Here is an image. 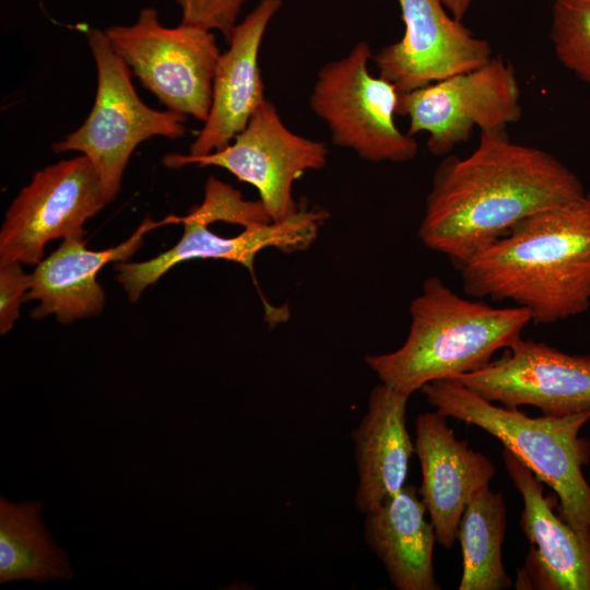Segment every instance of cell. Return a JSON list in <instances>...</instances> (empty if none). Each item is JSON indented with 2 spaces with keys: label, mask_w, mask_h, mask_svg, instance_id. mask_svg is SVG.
<instances>
[{
  "label": "cell",
  "mask_w": 590,
  "mask_h": 590,
  "mask_svg": "<svg viewBox=\"0 0 590 590\" xmlns=\"http://www.w3.org/2000/svg\"><path fill=\"white\" fill-rule=\"evenodd\" d=\"M585 193L550 152L512 142L507 131L481 132L470 155L437 167L418 236L460 266L526 217Z\"/></svg>",
  "instance_id": "obj_1"
},
{
  "label": "cell",
  "mask_w": 590,
  "mask_h": 590,
  "mask_svg": "<svg viewBox=\"0 0 590 590\" xmlns=\"http://www.w3.org/2000/svg\"><path fill=\"white\" fill-rule=\"evenodd\" d=\"M465 293L508 300L534 323L590 307V194L536 212L458 266Z\"/></svg>",
  "instance_id": "obj_2"
},
{
  "label": "cell",
  "mask_w": 590,
  "mask_h": 590,
  "mask_svg": "<svg viewBox=\"0 0 590 590\" xmlns=\"http://www.w3.org/2000/svg\"><path fill=\"white\" fill-rule=\"evenodd\" d=\"M410 316L409 333L399 349L365 357L381 384L408 396L428 382L482 369L498 350L521 339L531 322L522 307L463 298L437 276L424 281Z\"/></svg>",
  "instance_id": "obj_3"
},
{
  "label": "cell",
  "mask_w": 590,
  "mask_h": 590,
  "mask_svg": "<svg viewBox=\"0 0 590 590\" xmlns=\"http://www.w3.org/2000/svg\"><path fill=\"white\" fill-rule=\"evenodd\" d=\"M421 390L439 415L482 428L519 457L555 492L562 519L590 547V486L582 474L590 462V441L579 436L590 409L530 417L497 406L453 379L435 380Z\"/></svg>",
  "instance_id": "obj_4"
},
{
  "label": "cell",
  "mask_w": 590,
  "mask_h": 590,
  "mask_svg": "<svg viewBox=\"0 0 590 590\" xmlns=\"http://www.w3.org/2000/svg\"><path fill=\"white\" fill-rule=\"evenodd\" d=\"M85 35L97 71L95 101L85 121L54 143L52 150L87 156L111 202L120 190L123 172L135 148L153 137H182L186 116L144 104L133 87L130 68L114 51L105 31L88 28Z\"/></svg>",
  "instance_id": "obj_5"
},
{
  "label": "cell",
  "mask_w": 590,
  "mask_h": 590,
  "mask_svg": "<svg viewBox=\"0 0 590 590\" xmlns=\"http://www.w3.org/2000/svg\"><path fill=\"white\" fill-rule=\"evenodd\" d=\"M371 57L368 43L358 42L344 57L323 64L309 96L310 109L326 123L334 145L369 162H410L418 145L394 121L400 93L369 72Z\"/></svg>",
  "instance_id": "obj_6"
},
{
  "label": "cell",
  "mask_w": 590,
  "mask_h": 590,
  "mask_svg": "<svg viewBox=\"0 0 590 590\" xmlns=\"http://www.w3.org/2000/svg\"><path fill=\"white\" fill-rule=\"evenodd\" d=\"M105 34L114 51L167 109L205 121L221 55L213 32L184 24L164 26L154 8H144L132 25L111 26Z\"/></svg>",
  "instance_id": "obj_7"
},
{
  "label": "cell",
  "mask_w": 590,
  "mask_h": 590,
  "mask_svg": "<svg viewBox=\"0 0 590 590\" xmlns=\"http://www.w3.org/2000/svg\"><path fill=\"white\" fill-rule=\"evenodd\" d=\"M397 115L409 118L410 135L428 134L435 156L449 155L481 132L506 131L522 115L521 91L511 63L492 57L485 64L399 96Z\"/></svg>",
  "instance_id": "obj_8"
},
{
  "label": "cell",
  "mask_w": 590,
  "mask_h": 590,
  "mask_svg": "<svg viewBox=\"0 0 590 590\" xmlns=\"http://www.w3.org/2000/svg\"><path fill=\"white\" fill-rule=\"evenodd\" d=\"M109 203L99 175L83 154L37 170L5 212L0 263L34 266L54 239L84 238V224Z\"/></svg>",
  "instance_id": "obj_9"
},
{
  "label": "cell",
  "mask_w": 590,
  "mask_h": 590,
  "mask_svg": "<svg viewBox=\"0 0 590 590\" xmlns=\"http://www.w3.org/2000/svg\"><path fill=\"white\" fill-rule=\"evenodd\" d=\"M327 161L326 143L290 130L268 98L224 149L200 156L170 153L163 157L168 168L196 164L226 169L257 189L273 222L283 221L297 211L294 182L309 170L323 168Z\"/></svg>",
  "instance_id": "obj_10"
},
{
  "label": "cell",
  "mask_w": 590,
  "mask_h": 590,
  "mask_svg": "<svg viewBox=\"0 0 590 590\" xmlns=\"http://www.w3.org/2000/svg\"><path fill=\"white\" fill-rule=\"evenodd\" d=\"M329 214L321 208L299 205L287 219L244 227L233 237H224L209 229L211 224L193 206L180 216L184 234L178 243L158 256L142 262H116V279L135 303L144 290L155 284L173 267L189 260H226L244 266L253 274L256 256L267 248L282 252L308 249L319 235Z\"/></svg>",
  "instance_id": "obj_11"
},
{
  "label": "cell",
  "mask_w": 590,
  "mask_h": 590,
  "mask_svg": "<svg viewBox=\"0 0 590 590\" xmlns=\"http://www.w3.org/2000/svg\"><path fill=\"white\" fill-rule=\"evenodd\" d=\"M452 379L509 409L532 405L544 415L590 409V356L566 354L543 342L521 338L498 361Z\"/></svg>",
  "instance_id": "obj_12"
},
{
  "label": "cell",
  "mask_w": 590,
  "mask_h": 590,
  "mask_svg": "<svg viewBox=\"0 0 590 590\" xmlns=\"http://www.w3.org/2000/svg\"><path fill=\"white\" fill-rule=\"evenodd\" d=\"M402 38L373 54L378 75L408 93L485 64L489 43L456 20L440 0H398Z\"/></svg>",
  "instance_id": "obj_13"
},
{
  "label": "cell",
  "mask_w": 590,
  "mask_h": 590,
  "mask_svg": "<svg viewBox=\"0 0 590 590\" xmlns=\"http://www.w3.org/2000/svg\"><path fill=\"white\" fill-rule=\"evenodd\" d=\"M414 447L422 470L420 496L437 543L450 548L467 504L489 485L495 467L485 455L457 439L446 417L435 411L416 417Z\"/></svg>",
  "instance_id": "obj_14"
},
{
  "label": "cell",
  "mask_w": 590,
  "mask_h": 590,
  "mask_svg": "<svg viewBox=\"0 0 590 590\" xmlns=\"http://www.w3.org/2000/svg\"><path fill=\"white\" fill-rule=\"evenodd\" d=\"M505 469L521 494L520 528L531 548L519 570L517 589L590 590V547L553 511L542 481L514 452L504 449Z\"/></svg>",
  "instance_id": "obj_15"
},
{
  "label": "cell",
  "mask_w": 590,
  "mask_h": 590,
  "mask_svg": "<svg viewBox=\"0 0 590 590\" xmlns=\"http://www.w3.org/2000/svg\"><path fill=\"white\" fill-rule=\"evenodd\" d=\"M281 7L282 0H260L233 28L229 47L216 62L210 111L190 145V155H205L227 146L267 99L259 50Z\"/></svg>",
  "instance_id": "obj_16"
},
{
  "label": "cell",
  "mask_w": 590,
  "mask_h": 590,
  "mask_svg": "<svg viewBox=\"0 0 590 590\" xmlns=\"http://www.w3.org/2000/svg\"><path fill=\"white\" fill-rule=\"evenodd\" d=\"M180 223V216L168 215L160 222L145 217L138 229L118 246L90 250L84 238L62 239L60 246L36 264L24 302L37 300L31 316L40 319L55 316L59 322L99 315L105 292L97 273L109 262L126 261L143 244L144 235L162 225Z\"/></svg>",
  "instance_id": "obj_17"
},
{
  "label": "cell",
  "mask_w": 590,
  "mask_h": 590,
  "mask_svg": "<svg viewBox=\"0 0 590 590\" xmlns=\"http://www.w3.org/2000/svg\"><path fill=\"white\" fill-rule=\"evenodd\" d=\"M410 396L379 384L369 393L367 411L352 433L358 483L356 508L365 514L403 487L414 444L406 428Z\"/></svg>",
  "instance_id": "obj_18"
},
{
  "label": "cell",
  "mask_w": 590,
  "mask_h": 590,
  "mask_svg": "<svg viewBox=\"0 0 590 590\" xmlns=\"http://www.w3.org/2000/svg\"><path fill=\"white\" fill-rule=\"evenodd\" d=\"M412 485L365 512L364 541L397 590H439L433 564L435 530Z\"/></svg>",
  "instance_id": "obj_19"
},
{
  "label": "cell",
  "mask_w": 590,
  "mask_h": 590,
  "mask_svg": "<svg viewBox=\"0 0 590 590\" xmlns=\"http://www.w3.org/2000/svg\"><path fill=\"white\" fill-rule=\"evenodd\" d=\"M39 500L0 499V582H47L73 577L68 556L51 539Z\"/></svg>",
  "instance_id": "obj_20"
},
{
  "label": "cell",
  "mask_w": 590,
  "mask_h": 590,
  "mask_svg": "<svg viewBox=\"0 0 590 590\" xmlns=\"http://www.w3.org/2000/svg\"><path fill=\"white\" fill-rule=\"evenodd\" d=\"M506 528L503 495L489 486L473 495L458 527L463 559L459 590H502L511 586L502 558Z\"/></svg>",
  "instance_id": "obj_21"
},
{
  "label": "cell",
  "mask_w": 590,
  "mask_h": 590,
  "mask_svg": "<svg viewBox=\"0 0 590 590\" xmlns=\"http://www.w3.org/2000/svg\"><path fill=\"white\" fill-rule=\"evenodd\" d=\"M550 35L558 61L590 85V0H553Z\"/></svg>",
  "instance_id": "obj_22"
},
{
  "label": "cell",
  "mask_w": 590,
  "mask_h": 590,
  "mask_svg": "<svg viewBox=\"0 0 590 590\" xmlns=\"http://www.w3.org/2000/svg\"><path fill=\"white\" fill-rule=\"evenodd\" d=\"M247 0H176L181 9L180 24L219 31L228 42Z\"/></svg>",
  "instance_id": "obj_23"
},
{
  "label": "cell",
  "mask_w": 590,
  "mask_h": 590,
  "mask_svg": "<svg viewBox=\"0 0 590 590\" xmlns=\"http://www.w3.org/2000/svg\"><path fill=\"white\" fill-rule=\"evenodd\" d=\"M31 285V274L19 262L0 263V333H8L19 318Z\"/></svg>",
  "instance_id": "obj_24"
},
{
  "label": "cell",
  "mask_w": 590,
  "mask_h": 590,
  "mask_svg": "<svg viewBox=\"0 0 590 590\" xmlns=\"http://www.w3.org/2000/svg\"><path fill=\"white\" fill-rule=\"evenodd\" d=\"M446 10L458 21H462L474 0H440Z\"/></svg>",
  "instance_id": "obj_25"
}]
</instances>
